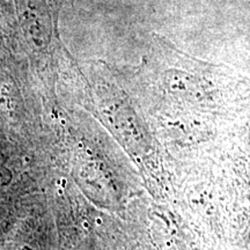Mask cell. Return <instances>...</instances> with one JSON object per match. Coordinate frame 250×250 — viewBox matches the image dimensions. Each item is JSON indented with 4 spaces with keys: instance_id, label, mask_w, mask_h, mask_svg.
<instances>
[{
    "instance_id": "1",
    "label": "cell",
    "mask_w": 250,
    "mask_h": 250,
    "mask_svg": "<svg viewBox=\"0 0 250 250\" xmlns=\"http://www.w3.org/2000/svg\"><path fill=\"white\" fill-rule=\"evenodd\" d=\"M79 184L93 201L109 205L116 199V188L109 175L98 167L87 166L79 175Z\"/></svg>"
},
{
    "instance_id": "2",
    "label": "cell",
    "mask_w": 250,
    "mask_h": 250,
    "mask_svg": "<svg viewBox=\"0 0 250 250\" xmlns=\"http://www.w3.org/2000/svg\"><path fill=\"white\" fill-rule=\"evenodd\" d=\"M12 179H13V175L11 171L4 167H0V189L7 187L11 183Z\"/></svg>"
}]
</instances>
